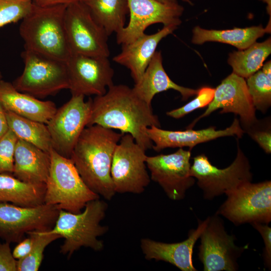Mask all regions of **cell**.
Here are the masks:
<instances>
[{
  "mask_svg": "<svg viewBox=\"0 0 271 271\" xmlns=\"http://www.w3.org/2000/svg\"><path fill=\"white\" fill-rule=\"evenodd\" d=\"M33 4L39 7H49L56 5H68L82 0H31Z\"/></svg>",
  "mask_w": 271,
  "mask_h": 271,
  "instance_id": "74e56055",
  "label": "cell"
},
{
  "mask_svg": "<svg viewBox=\"0 0 271 271\" xmlns=\"http://www.w3.org/2000/svg\"><path fill=\"white\" fill-rule=\"evenodd\" d=\"M123 134L98 124L87 126L70 157L86 186L107 200L115 193L111 167L115 149Z\"/></svg>",
  "mask_w": 271,
  "mask_h": 271,
  "instance_id": "7a4b0ae2",
  "label": "cell"
},
{
  "mask_svg": "<svg viewBox=\"0 0 271 271\" xmlns=\"http://www.w3.org/2000/svg\"><path fill=\"white\" fill-rule=\"evenodd\" d=\"M132 88L140 98L150 105L156 94L169 89L179 92L183 100L196 95L198 91L180 86L171 79L164 68L161 51H156L142 77Z\"/></svg>",
  "mask_w": 271,
  "mask_h": 271,
  "instance_id": "603a6c76",
  "label": "cell"
},
{
  "mask_svg": "<svg viewBox=\"0 0 271 271\" xmlns=\"http://www.w3.org/2000/svg\"><path fill=\"white\" fill-rule=\"evenodd\" d=\"M92 100L84 101V96L72 95L46 123L52 148L70 159L73 148L90 115Z\"/></svg>",
  "mask_w": 271,
  "mask_h": 271,
  "instance_id": "7c38bea8",
  "label": "cell"
},
{
  "mask_svg": "<svg viewBox=\"0 0 271 271\" xmlns=\"http://www.w3.org/2000/svg\"><path fill=\"white\" fill-rule=\"evenodd\" d=\"M206 225L201 233L198 257L204 271H236L238 258L245 246L235 244V236L225 230L222 219L218 215L207 218Z\"/></svg>",
  "mask_w": 271,
  "mask_h": 271,
  "instance_id": "8fae6325",
  "label": "cell"
},
{
  "mask_svg": "<svg viewBox=\"0 0 271 271\" xmlns=\"http://www.w3.org/2000/svg\"><path fill=\"white\" fill-rule=\"evenodd\" d=\"M0 103L6 110L46 124L57 110L51 101H42L17 90L12 83L0 82Z\"/></svg>",
  "mask_w": 271,
  "mask_h": 271,
  "instance_id": "7402d4cb",
  "label": "cell"
},
{
  "mask_svg": "<svg viewBox=\"0 0 271 271\" xmlns=\"http://www.w3.org/2000/svg\"><path fill=\"white\" fill-rule=\"evenodd\" d=\"M108 36L117 33L125 26L128 13L127 0H82Z\"/></svg>",
  "mask_w": 271,
  "mask_h": 271,
  "instance_id": "484cf974",
  "label": "cell"
},
{
  "mask_svg": "<svg viewBox=\"0 0 271 271\" xmlns=\"http://www.w3.org/2000/svg\"><path fill=\"white\" fill-rule=\"evenodd\" d=\"M207 222V218L199 221L197 228L190 230L188 238L182 242L167 243L143 238L141 247L145 258L169 262L182 271H196L192 260L193 248Z\"/></svg>",
  "mask_w": 271,
  "mask_h": 271,
  "instance_id": "d6986e66",
  "label": "cell"
},
{
  "mask_svg": "<svg viewBox=\"0 0 271 271\" xmlns=\"http://www.w3.org/2000/svg\"><path fill=\"white\" fill-rule=\"evenodd\" d=\"M263 1L264 3H265L267 4V12L268 15H269L270 17L271 14V2L270 0H260Z\"/></svg>",
  "mask_w": 271,
  "mask_h": 271,
  "instance_id": "60d3db41",
  "label": "cell"
},
{
  "mask_svg": "<svg viewBox=\"0 0 271 271\" xmlns=\"http://www.w3.org/2000/svg\"><path fill=\"white\" fill-rule=\"evenodd\" d=\"M107 205L99 199L88 202L83 212L72 213L60 210L53 227L43 234H56L64 238L60 252L70 258L81 247H89L95 251L102 249L103 243L98 237L107 230L100 222L105 215Z\"/></svg>",
  "mask_w": 271,
  "mask_h": 271,
  "instance_id": "277c9868",
  "label": "cell"
},
{
  "mask_svg": "<svg viewBox=\"0 0 271 271\" xmlns=\"http://www.w3.org/2000/svg\"><path fill=\"white\" fill-rule=\"evenodd\" d=\"M9 128L19 140H23L49 153L52 148L46 124L6 110Z\"/></svg>",
  "mask_w": 271,
  "mask_h": 271,
  "instance_id": "83f0119b",
  "label": "cell"
},
{
  "mask_svg": "<svg viewBox=\"0 0 271 271\" xmlns=\"http://www.w3.org/2000/svg\"><path fill=\"white\" fill-rule=\"evenodd\" d=\"M192 32L193 44L201 45L207 42H217L230 44L239 50L248 47L265 33H270L261 25L221 30H207L196 26Z\"/></svg>",
  "mask_w": 271,
  "mask_h": 271,
  "instance_id": "cb8c5ba5",
  "label": "cell"
},
{
  "mask_svg": "<svg viewBox=\"0 0 271 271\" xmlns=\"http://www.w3.org/2000/svg\"><path fill=\"white\" fill-rule=\"evenodd\" d=\"M160 2L163 3H178L179 0H157ZM183 2L189 4L191 6L193 5V3L191 0H180Z\"/></svg>",
  "mask_w": 271,
  "mask_h": 271,
  "instance_id": "ab89813d",
  "label": "cell"
},
{
  "mask_svg": "<svg viewBox=\"0 0 271 271\" xmlns=\"http://www.w3.org/2000/svg\"><path fill=\"white\" fill-rule=\"evenodd\" d=\"M271 53V39L261 43L254 42L248 47L229 54L228 63L233 73L247 79L260 69Z\"/></svg>",
  "mask_w": 271,
  "mask_h": 271,
  "instance_id": "4316f807",
  "label": "cell"
},
{
  "mask_svg": "<svg viewBox=\"0 0 271 271\" xmlns=\"http://www.w3.org/2000/svg\"><path fill=\"white\" fill-rule=\"evenodd\" d=\"M46 184L23 182L9 173L0 174V203H10L24 207L44 203Z\"/></svg>",
  "mask_w": 271,
  "mask_h": 271,
  "instance_id": "d4e9b609",
  "label": "cell"
},
{
  "mask_svg": "<svg viewBox=\"0 0 271 271\" xmlns=\"http://www.w3.org/2000/svg\"><path fill=\"white\" fill-rule=\"evenodd\" d=\"M18 140L10 129L0 139V174H13L15 149Z\"/></svg>",
  "mask_w": 271,
  "mask_h": 271,
  "instance_id": "d6a6232c",
  "label": "cell"
},
{
  "mask_svg": "<svg viewBox=\"0 0 271 271\" xmlns=\"http://www.w3.org/2000/svg\"><path fill=\"white\" fill-rule=\"evenodd\" d=\"M49 153L51 166L44 203L77 213L88 202L99 198L85 184L71 159L62 156L52 148Z\"/></svg>",
  "mask_w": 271,
  "mask_h": 271,
  "instance_id": "5b68a950",
  "label": "cell"
},
{
  "mask_svg": "<svg viewBox=\"0 0 271 271\" xmlns=\"http://www.w3.org/2000/svg\"><path fill=\"white\" fill-rule=\"evenodd\" d=\"M10 243L0 242V271H17V260L13 256Z\"/></svg>",
  "mask_w": 271,
  "mask_h": 271,
  "instance_id": "d590c367",
  "label": "cell"
},
{
  "mask_svg": "<svg viewBox=\"0 0 271 271\" xmlns=\"http://www.w3.org/2000/svg\"><path fill=\"white\" fill-rule=\"evenodd\" d=\"M215 88L203 86L198 89L196 97L179 108L168 111L166 114L174 118H181L194 110L208 106L212 101Z\"/></svg>",
  "mask_w": 271,
  "mask_h": 271,
  "instance_id": "1f68e13d",
  "label": "cell"
},
{
  "mask_svg": "<svg viewBox=\"0 0 271 271\" xmlns=\"http://www.w3.org/2000/svg\"><path fill=\"white\" fill-rule=\"evenodd\" d=\"M258 122L245 132H247L249 136L259 145L265 153L270 154L271 153L270 126H267V128H258Z\"/></svg>",
  "mask_w": 271,
  "mask_h": 271,
  "instance_id": "836d02e7",
  "label": "cell"
},
{
  "mask_svg": "<svg viewBox=\"0 0 271 271\" xmlns=\"http://www.w3.org/2000/svg\"><path fill=\"white\" fill-rule=\"evenodd\" d=\"M177 27L174 25L164 26L154 34H144L132 42L122 45L121 52L113 58V60L129 69L134 83L138 82L152 60L160 42Z\"/></svg>",
  "mask_w": 271,
  "mask_h": 271,
  "instance_id": "ffe728a7",
  "label": "cell"
},
{
  "mask_svg": "<svg viewBox=\"0 0 271 271\" xmlns=\"http://www.w3.org/2000/svg\"><path fill=\"white\" fill-rule=\"evenodd\" d=\"M249 161L237 143L235 159L227 168L219 169L210 163L205 154L193 158L191 174L197 180V185L203 191V197L212 200L222 194H228L240 185L251 181Z\"/></svg>",
  "mask_w": 271,
  "mask_h": 271,
  "instance_id": "ba28073f",
  "label": "cell"
},
{
  "mask_svg": "<svg viewBox=\"0 0 271 271\" xmlns=\"http://www.w3.org/2000/svg\"><path fill=\"white\" fill-rule=\"evenodd\" d=\"M5 109L0 103V139L9 130Z\"/></svg>",
  "mask_w": 271,
  "mask_h": 271,
  "instance_id": "f35d334b",
  "label": "cell"
},
{
  "mask_svg": "<svg viewBox=\"0 0 271 271\" xmlns=\"http://www.w3.org/2000/svg\"><path fill=\"white\" fill-rule=\"evenodd\" d=\"M33 6L31 0H0V28L22 21Z\"/></svg>",
  "mask_w": 271,
  "mask_h": 271,
  "instance_id": "4dcf8cb0",
  "label": "cell"
},
{
  "mask_svg": "<svg viewBox=\"0 0 271 271\" xmlns=\"http://www.w3.org/2000/svg\"><path fill=\"white\" fill-rule=\"evenodd\" d=\"M146 150L129 133H124L113 156L111 177L115 193L140 194L150 182Z\"/></svg>",
  "mask_w": 271,
  "mask_h": 271,
  "instance_id": "30bf717a",
  "label": "cell"
},
{
  "mask_svg": "<svg viewBox=\"0 0 271 271\" xmlns=\"http://www.w3.org/2000/svg\"><path fill=\"white\" fill-rule=\"evenodd\" d=\"M216 214L235 225L271 221V181L242 183L226 195Z\"/></svg>",
  "mask_w": 271,
  "mask_h": 271,
  "instance_id": "52a82bcc",
  "label": "cell"
},
{
  "mask_svg": "<svg viewBox=\"0 0 271 271\" xmlns=\"http://www.w3.org/2000/svg\"><path fill=\"white\" fill-rule=\"evenodd\" d=\"M93 124L129 133L146 151L153 145L147 129L153 125L161 127L152 105L140 98L132 88L123 84H113L104 94L92 100L87 126Z\"/></svg>",
  "mask_w": 271,
  "mask_h": 271,
  "instance_id": "6da1fadb",
  "label": "cell"
},
{
  "mask_svg": "<svg viewBox=\"0 0 271 271\" xmlns=\"http://www.w3.org/2000/svg\"><path fill=\"white\" fill-rule=\"evenodd\" d=\"M59 210L45 203L24 207L0 203V237L10 243H18L29 232L49 230L54 226Z\"/></svg>",
  "mask_w": 271,
  "mask_h": 271,
  "instance_id": "4fadbf2b",
  "label": "cell"
},
{
  "mask_svg": "<svg viewBox=\"0 0 271 271\" xmlns=\"http://www.w3.org/2000/svg\"><path fill=\"white\" fill-rule=\"evenodd\" d=\"M108 57L71 54L66 61L72 95L100 96L113 85Z\"/></svg>",
  "mask_w": 271,
  "mask_h": 271,
  "instance_id": "5bb4252c",
  "label": "cell"
},
{
  "mask_svg": "<svg viewBox=\"0 0 271 271\" xmlns=\"http://www.w3.org/2000/svg\"><path fill=\"white\" fill-rule=\"evenodd\" d=\"M27 234L32 239V248L27 256L17 260V271L38 270L46 247L54 241L61 238L56 234H43L39 231H31Z\"/></svg>",
  "mask_w": 271,
  "mask_h": 271,
  "instance_id": "f546056e",
  "label": "cell"
},
{
  "mask_svg": "<svg viewBox=\"0 0 271 271\" xmlns=\"http://www.w3.org/2000/svg\"><path fill=\"white\" fill-rule=\"evenodd\" d=\"M246 84L255 109L266 112L271 105V62L247 78Z\"/></svg>",
  "mask_w": 271,
  "mask_h": 271,
  "instance_id": "f1b7e54d",
  "label": "cell"
},
{
  "mask_svg": "<svg viewBox=\"0 0 271 271\" xmlns=\"http://www.w3.org/2000/svg\"><path fill=\"white\" fill-rule=\"evenodd\" d=\"M32 239L30 236L19 242L12 251L14 258L20 260L27 256L32 248Z\"/></svg>",
  "mask_w": 271,
  "mask_h": 271,
  "instance_id": "8d00e7d4",
  "label": "cell"
},
{
  "mask_svg": "<svg viewBox=\"0 0 271 271\" xmlns=\"http://www.w3.org/2000/svg\"><path fill=\"white\" fill-rule=\"evenodd\" d=\"M221 108L220 113H233L240 117L244 132L256 124L255 108L248 91L245 79L234 73L224 79L214 90L212 101L205 112L195 119L187 128H192L201 118Z\"/></svg>",
  "mask_w": 271,
  "mask_h": 271,
  "instance_id": "e0dca14e",
  "label": "cell"
},
{
  "mask_svg": "<svg viewBox=\"0 0 271 271\" xmlns=\"http://www.w3.org/2000/svg\"><path fill=\"white\" fill-rule=\"evenodd\" d=\"M64 24L71 54L108 57V36L82 1L67 6Z\"/></svg>",
  "mask_w": 271,
  "mask_h": 271,
  "instance_id": "9c48e42d",
  "label": "cell"
},
{
  "mask_svg": "<svg viewBox=\"0 0 271 271\" xmlns=\"http://www.w3.org/2000/svg\"><path fill=\"white\" fill-rule=\"evenodd\" d=\"M262 237L264 248L263 252V258L264 265L269 269L271 268V228L267 224L258 222L251 223Z\"/></svg>",
  "mask_w": 271,
  "mask_h": 271,
  "instance_id": "e575fe53",
  "label": "cell"
},
{
  "mask_svg": "<svg viewBox=\"0 0 271 271\" xmlns=\"http://www.w3.org/2000/svg\"><path fill=\"white\" fill-rule=\"evenodd\" d=\"M2 80H3L2 79V75L1 73L0 72V82Z\"/></svg>",
  "mask_w": 271,
  "mask_h": 271,
  "instance_id": "b9f144b4",
  "label": "cell"
},
{
  "mask_svg": "<svg viewBox=\"0 0 271 271\" xmlns=\"http://www.w3.org/2000/svg\"><path fill=\"white\" fill-rule=\"evenodd\" d=\"M51 166L50 153L18 139L15 147L13 175L33 184H46Z\"/></svg>",
  "mask_w": 271,
  "mask_h": 271,
  "instance_id": "44dd1931",
  "label": "cell"
},
{
  "mask_svg": "<svg viewBox=\"0 0 271 271\" xmlns=\"http://www.w3.org/2000/svg\"><path fill=\"white\" fill-rule=\"evenodd\" d=\"M129 20L128 25L116 33V42L128 44L140 37L150 25L178 26L184 8L178 3H163L157 0H127Z\"/></svg>",
  "mask_w": 271,
  "mask_h": 271,
  "instance_id": "2e32d148",
  "label": "cell"
},
{
  "mask_svg": "<svg viewBox=\"0 0 271 271\" xmlns=\"http://www.w3.org/2000/svg\"><path fill=\"white\" fill-rule=\"evenodd\" d=\"M22 73L12 83L15 88L36 98L54 95L68 89L66 62L25 49Z\"/></svg>",
  "mask_w": 271,
  "mask_h": 271,
  "instance_id": "8992f818",
  "label": "cell"
},
{
  "mask_svg": "<svg viewBox=\"0 0 271 271\" xmlns=\"http://www.w3.org/2000/svg\"><path fill=\"white\" fill-rule=\"evenodd\" d=\"M147 133L153 144L152 148L159 152L168 148L187 147L191 150L197 145L221 137L237 136L241 138L244 131L239 120L235 118L231 125L224 129L216 130L215 127L211 126L200 130L187 128L183 131H174L153 125L147 129Z\"/></svg>",
  "mask_w": 271,
  "mask_h": 271,
  "instance_id": "ac0fdd59",
  "label": "cell"
},
{
  "mask_svg": "<svg viewBox=\"0 0 271 271\" xmlns=\"http://www.w3.org/2000/svg\"><path fill=\"white\" fill-rule=\"evenodd\" d=\"M191 150L179 148L174 153L147 156L146 163L151 179L159 184L173 200L184 198L195 179L191 174Z\"/></svg>",
  "mask_w": 271,
  "mask_h": 271,
  "instance_id": "9a60e30c",
  "label": "cell"
},
{
  "mask_svg": "<svg viewBox=\"0 0 271 271\" xmlns=\"http://www.w3.org/2000/svg\"><path fill=\"white\" fill-rule=\"evenodd\" d=\"M67 5L39 7L34 4L22 20L19 33L25 49L66 62L71 55L64 24Z\"/></svg>",
  "mask_w": 271,
  "mask_h": 271,
  "instance_id": "3957f363",
  "label": "cell"
}]
</instances>
